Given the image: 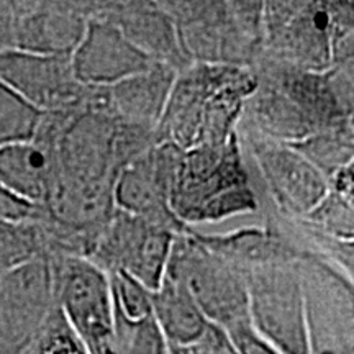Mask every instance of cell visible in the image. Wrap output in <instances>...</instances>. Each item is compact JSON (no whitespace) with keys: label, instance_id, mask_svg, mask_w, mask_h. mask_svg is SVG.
Masks as SVG:
<instances>
[{"label":"cell","instance_id":"6da1fadb","mask_svg":"<svg viewBox=\"0 0 354 354\" xmlns=\"http://www.w3.org/2000/svg\"><path fill=\"white\" fill-rule=\"evenodd\" d=\"M251 69L258 87L245 112L261 135L299 143L317 133L351 125V113L336 91L330 69L317 73L264 55Z\"/></svg>","mask_w":354,"mask_h":354},{"label":"cell","instance_id":"7a4b0ae2","mask_svg":"<svg viewBox=\"0 0 354 354\" xmlns=\"http://www.w3.org/2000/svg\"><path fill=\"white\" fill-rule=\"evenodd\" d=\"M256 87L258 77L251 68L192 63L177 73L156 140L184 151L223 143L236 135Z\"/></svg>","mask_w":354,"mask_h":354},{"label":"cell","instance_id":"3957f363","mask_svg":"<svg viewBox=\"0 0 354 354\" xmlns=\"http://www.w3.org/2000/svg\"><path fill=\"white\" fill-rule=\"evenodd\" d=\"M169 202L185 227L216 223L256 212L238 136L218 145L177 148L169 179Z\"/></svg>","mask_w":354,"mask_h":354},{"label":"cell","instance_id":"277c9868","mask_svg":"<svg viewBox=\"0 0 354 354\" xmlns=\"http://www.w3.org/2000/svg\"><path fill=\"white\" fill-rule=\"evenodd\" d=\"M167 277L192 295L212 325L227 333L251 325L250 294L240 269L216 253L192 230L177 234Z\"/></svg>","mask_w":354,"mask_h":354},{"label":"cell","instance_id":"5b68a950","mask_svg":"<svg viewBox=\"0 0 354 354\" xmlns=\"http://www.w3.org/2000/svg\"><path fill=\"white\" fill-rule=\"evenodd\" d=\"M297 259L241 269L250 294L251 325L256 333L284 354H310Z\"/></svg>","mask_w":354,"mask_h":354},{"label":"cell","instance_id":"8992f818","mask_svg":"<svg viewBox=\"0 0 354 354\" xmlns=\"http://www.w3.org/2000/svg\"><path fill=\"white\" fill-rule=\"evenodd\" d=\"M310 354H354V282L315 250L297 259Z\"/></svg>","mask_w":354,"mask_h":354},{"label":"cell","instance_id":"52a82bcc","mask_svg":"<svg viewBox=\"0 0 354 354\" xmlns=\"http://www.w3.org/2000/svg\"><path fill=\"white\" fill-rule=\"evenodd\" d=\"M322 0H264L261 55L325 73L339 56Z\"/></svg>","mask_w":354,"mask_h":354},{"label":"cell","instance_id":"ba28073f","mask_svg":"<svg viewBox=\"0 0 354 354\" xmlns=\"http://www.w3.org/2000/svg\"><path fill=\"white\" fill-rule=\"evenodd\" d=\"M56 305L81 335L91 354L113 344V290L110 274L92 259L50 254Z\"/></svg>","mask_w":354,"mask_h":354},{"label":"cell","instance_id":"9c48e42d","mask_svg":"<svg viewBox=\"0 0 354 354\" xmlns=\"http://www.w3.org/2000/svg\"><path fill=\"white\" fill-rule=\"evenodd\" d=\"M176 238L171 230L117 209L88 259L107 272H125L156 292L166 279Z\"/></svg>","mask_w":354,"mask_h":354},{"label":"cell","instance_id":"30bf717a","mask_svg":"<svg viewBox=\"0 0 354 354\" xmlns=\"http://www.w3.org/2000/svg\"><path fill=\"white\" fill-rule=\"evenodd\" d=\"M55 307L50 254L37 256L3 272L0 276V354H24Z\"/></svg>","mask_w":354,"mask_h":354},{"label":"cell","instance_id":"8fae6325","mask_svg":"<svg viewBox=\"0 0 354 354\" xmlns=\"http://www.w3.org/2000/svg\"><path fill=\"white\" fill-rule=\"evenodd\" d=\"M169 15L190 63L251 68L261 55L238 28L227 0H183Z\"/></svg>","mask_w":354,"mask_h":354},{"label":"cell","instance_id":"7c38bea8","mask_svg":"<svg viewBox=\"0 0 354 354\" xmlns=\"http://www.w3.org/2000/svg\"><path fill=\"white\" fill-rule=\"evenodd\" d=\"M71 56L3 51L0 53V82L7 84L44 113L84 109L94 102L97 88L79 82Z\"/></svg>","mask_w":354,"mask_h":354},{"label":"cell","instance_id":"4fadbf2b","mask_svg":"<svg viewBox=\"0 0 354 354\" xmlns=\"http://www.w3.org/2000/svg\"><path fill=\"white\" fill-rule=\"evenodd\" d=\"M250 145L279 212L304 220L328 194V179L294 146L250 133Z\"/></svg>","mask_w":354,"mask_h":354},{"label":"cell","instance_id":"5bb4252c","mask_svg":"<svg viewBox=\"0 0 354 354\" xmlns=\"http://www.w3.org/2000/svg\"><path fill=\"white\" fill-rule=\"evenodd\" d=\"M177 146L154 143L122 167L115 183V205L177 234L189 227L174 215L169 202V179Z\"/></svg>","mask_w":354,"mask_h":354},{"label":"cell","instance_id":"9a60e30c","mask_svg":"<svg viewBox=\"0 0 354 354\" xmlns=\"http://www.w3.org/2000/svg\"><path fill=\"white\" fill-rule=\"evenodd\" d=\"M64 118L66 112L44 113L35 140L0 149V183L41 209L57 183V140Z\"/></svg>","mask_w":354,"mask_h":354},{"label":"cell","instance_id":"2e32d148","mask_svg":"<svg viewBox=\"0 0 354 354\" xmlns=\"http://www.w3.org/2000/svg\"><path fill=\"white\" fill-rule=\"evenodd\" d=\"M71 57L79 82L91 88L113 87L158 64L117 26L104 20L88 24L86 35Z\"/></svg>","mask_w":354,"mask_h":354},{"label":"cell","instance_id":"e0dca14e","mask_svg":"<svg viewBox=\"0 0 354 354\" xmlns=\"http://www.w3.org/2000/svg\"><path fill=\"white\" fill-rule=\"evenodd\" d=\"M97 20L117 26L156 63L177 71L192 64L180 50L171 15L151 0H102Z\"/></svg>","mask_w":354,"mask_h":354},{"label":"cell","instance_id":"ac0fdd59","mask_svg":"<svg viewBox=\"0 0 354 354\" xmlns=\"http://www.w3.org/2000/svg\"><path fill=\"white\" fill-rule=\"evenodd\" d=\"M177 73L171 66L158 63L113 87L102 88V109L127 125L156 133Z\"/></svg>","mask_w":354,"mask_h":354},{"label":"cell","instance_id":"d6986e66","mask_svg":"<svg viewBox=\"0 0 354 354\" xmlns=\"http://www.w3.org/2000/svg\"><path fill=\"white\" fill-rule=\"evenodd\" d=\"M153 310L169 346L194 344L212 325L192 295L167 276L161 287L153 292Z\"/></svg>","mask_w":354,"mask_h":354},{"label":"cell","instance_id":"ffe728a7","mask_svg":"<svg viewBox=\"0 0 354 354\" xmlns=\"http://www.w3.org/2000/svg\"><path fill=\"white\" fill-rule=\"evenodd\" d=\"M289 145L302 153L328 180L354 161L353 125L317 133L307 140Z\"/></svg>","mask_w":354,"mask_h":354},{"label":"cell","instance_id":"44dd1931","mask_svg":"<svg viewBox=\"0 0 354 354\" xmlns=\"http://www.w3.org/2000/svg\"><path fill=\"white\" fill-rule=\"evenodd\" d=\"M43 118L37 105L0 82V149L35 140Z\"/></svg>","mask_w":354,"mask_h":354},{"label":"cell","instance_id":"7402d4cb","mask_svg":"<svg viewBox=\"0 0 354 354\" xmlns=\"http://www.w3.org/2000/svg\"><path fill=\"white\" fill-rule=\"evenodd\" d=\"M113 344L118 354H169V343L154 315L130 320L115 312Z\"/></svg>","mask_w":354,"mask_h":354},{"label":"cell","instance_id":"603a6c76","mask_svg":"<svg viewBox=\"0 0 354 354\" xmlns=\"http://www.w3.org/2000/svg\"><path fill=\"white\" fill-rule=\"evenodd\" d=\"M41 254L46 241L39 223H0V276Z\"/></svg>","mask_w":354,"mask_h":354},{"label":"cell","instance_id":"cb8c5ba5","mask_svg":"<svg viewBox=\"0 0 354 354\" xmlns=\"http://www.w3.org/2000/svg\"><path fill=\"white\" fill-rule=\"evenodd\" d=\"M24 354H91V351L56 305Z\"/></svg>","mask_w":354,"mask_h":354},{"label":"cell","instance_id":"d4e9b609","mask_svg":"<svg viewBox=\"0 0 354 354\" xmlns=\"http://www.w3.org/2000/svg\"><path fill=\"white\" fill-rule=\"evenodd\" d=\"M305 236L315 246V251L330 259L336 268H339L354 282V240H338L317 230L297 223Z\"/></svg>","mask_w":354,"mask_h":354},{"label":"cell","instance_id":"484cf974","mask_svg":"<svg viewBox=\"0 0 354 354\" xmlns=\"http://www.w3.org/2000/svg\"><path fill=\"white\" fill-rule=\"evenodd\" d=\"M238 28L261 51L263 50L264 0H227Z\"/></svg>","mask_w":354,"mask_h":354},{"label":"cell","instance_id":"4316f807","mask_svg":"<svg viewBox=\"0 0 354 354\" xmlns=\"http://www.w3.org/2000/svg\"><path fill=\"white\" fill-rule=\"evenodd\" d=\"M43 218V209L0 183V223H38Z\"/></svg>","mask_w":354,"mask_h":354},{"label":"cell","instance_id":"83f0119b","mask_svg":"<svg viewBox=\"0 0 354 354\" xmlns=\"http://www.w3.org/2000/svg\"><path fill=\"white\" fill-rule=\"evenodd\" d=\"M322 6L335 46L342 51L344 39L354 33V0H322Z\"/></svg>","mask_w":354,"mask_h":354},{"label":"cell","instance_id":"f1b7e54d","mask_svg":"<svg viewBox=\"0 0 354 354\" xmlns=\"http://www.w3.org/2000/svg\"><path fill=\"white\" fill-rule=\"evenodd\" d=\"M169 354H238V351L227 331L210 325L198 342L189 346H169Z\"/></svg>","mask_w":354,"mask_h":354},{"label":"cell","instance_id":"f546056e","mask_svg":"<svg viewBox=\"0 0 354 354\" xmlns=\"http://www.w3.org/2000/svg\"><path fill=\"white\" fill-rule=\"evenodd\" d=\"M331 79L342 100L354 115V50H342L333 68L330 69Z\"/></svg>","mask_w":354,"mask_h":354},{"label":"cell","instance_id":"4dcf8cb0","mask_svg":"<svg viewBox=\"0 0 354 354\" xmlns=\"http://www.w3.org/2000/svg\"><path fill=\"white\" fill-rule=\"evenodd\" d=\"M228 335L238 354H284L271 343L266 342L263 336L256 333L253 325L240 326V328L230 331Z\"/></svg>","mask_w":354,"mask_h":354},{"label":"cell","instance_id":"1f68e13d","mask_svg":"<svg viewBox=\"0 0 354 354\" xmlns=\"http://www.w3.org/2000/svg\"><path fill=\"white\" fill-rule=\"evenodd\" d=\"M328 184V194L354 212V161L336 172Z\"/></svg>","mask_w":354,"mask_h":354},{"label":"cell","instance_id":"d6a6232c","mask_svg":"<svg viewBox=\"0 0 354 354\" xmlns=\"http://www.w3.org/2000/svg\"><path fill=\"white\" fill-rule=\"evenodd\" d=\"M15 19L12 0H0V53L15 50Z\"/></svg>","mask_w":354,"mask_h":354},{"label":"cell","instance_id":"836d02e7","mask_svg":"<svg viewBox=\"0 0 354 354\" xmlns=\"http://www.w3.org/2000/svg\"><path fill=\"white\" fill-rule=\"evenodd\" d=\"M151 2L156 3L158 7H161L162 10H166L167 13H171L177 6H179L180 2H183V0H151Z\"/></svg>","mask_w":354,"mask_h":354},{"label":"cell","instance_id":"e575fe53","mask_svg":"<svg viewBox=\"0 0 354 354\" xmlns=\"http://www.w3.org/2000/svg\"><path fill=\"white\" fill-rule=\"evenodd\" d=\"M95 354H118V351H117V348H115V344H110V346L100 349V351Z\"/></svg>","mask_w":354,"mask_h":354},{"label":"cell","instance_id":"d590c367","mask_svg":"<svg viewBox=\"0 0 354 354\" xmlns=\"http://www.w3.org/2000/svg\"><path fill=\"white\" fill-rule=\"evenodd\" d=\"M351 125H353V128H354V115L351 117Z\"/></svg>","mask_w":354,"mask_h":354}]
</instances>
